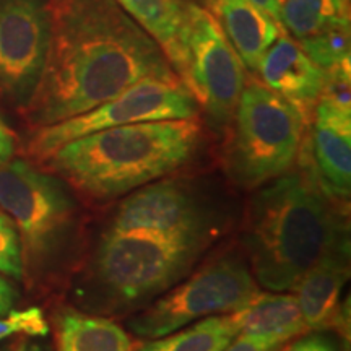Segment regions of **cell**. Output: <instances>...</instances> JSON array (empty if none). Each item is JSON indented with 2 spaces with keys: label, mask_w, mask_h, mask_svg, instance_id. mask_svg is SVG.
<instances>
[{
  "label": "cell",
  "mask_w": 351,
  "mask_h": 351,
  "mask_svg": "<svg viewBox=\"0 0 351 351\" xmlns=\"http://www.w3.org/2000/svg\"><path fill=\"white\" fill-rule=\"evenodd\" d=\"M161 47L182 83L187 77V2L182 0H116Z\"/></svg>",
  "instance_id": "15"
},
{
  "label": "cell",
  "mask_w": 351,
  "mask_h": 351,
  "mask_svg": "<svg viewBox=\"0 0 351 351\" xmlns=\"http://www.w3.org/2000/svg\"><path fill=\"white\" fill-rule=\"evenodd\" d=\"M189 62L184 85L212 124H230L245 85L244 64L223 33L217 16L187 2Z\"/></svg>",
  "instance_id": "9"
},
{
  "label": "cell",
  "mask_w": 351,
  "mask_h": 351,
  "mask_svg": "<svg viewBox=\"0 0 351 351\" xmlns=\"http://www.w3.org/2000/svg\"><path fill=\"white\" fill-rule=\"evenodd\" d=\"M238 337L230 314L210 315L184 330L152 339L135 351H223Z\"/></svg>",
  "instance_id": "19"
},
{
  "label": "cell",
  "mask_w": 351,
  "mask_h": 351,
  "mask_svg": "<svg viewBox=\"0 0 351 351\" xmlns=\"http://www.w3.org/2000/svg\"><path fill=\"white\" fill-rule=\"evenodd\" d=\"M280 25L296 41L332 28L350 26L348 0H285Z\"/></svg>",
  "instance_id": "20"
},
{
  "label": "cell",
  "mask_w": 351,
  "mask_h": 351,
  "mask_svg": "<svg viewBox=\"0 0 351 351\" xmlns=\"http://www.w3.org/2000/svg\"><path fill=\"white\" fill-rule=\"evenodd\" d=\"M202 140L197 117L137 122L72 140L46 161L82 195L108 202L182 169Z\"/></svg>",
  "instance_id": "3"
},
{
  "label": "cell",
  "mask_w": 351,
  "mask_h": 351,
  "mask_svg": "<svg viewBox=\"0 0 351 351\" xmlns=\"http://www.w3.org/2000/svg\"><path fill=\"white\" fill-rule=\"evenodd\" d=\"M13 155H15V137L5 122L0 119V166L13 160Z\"/></svg>",
  "instance_id": "26"
},
{
  "label": "cell",
  "mask_w": 351,
  "mask_h": 351,
  "mask_svg": "<svg viewBox=\"0 0 351 351\" xmlns=\"http://www.w3.org/2000/svg\"><path fill=\"white\" fill-rule=\"evenodd\" d=\"M231 122L225 163L238 186L257 189L291 171L306 122L287 99L261 82H249Z\"/></svg>",
  "instance_id": "6"
},
{
  "label": "cell",
  "mask_w": 351,
  "mask_h": 351,
  "mask_svg": "<svg viewBox=\"0 0 351 351\" xmlns=\"http://www.w3.org/2000/svg\"><path fill=\"white\" fill-rule=\"evenodd\" d=\"M59 351H134L129 333L103 315L65 309L57 319Z\"/></svg>",
  "instance_id": "18"
},
{
  "label": "cell",
  "mask_w": 351,
  "mask_h": 351,
  "mask_svg": "<svg viewBox=\"0 0 351 351\" xmlns=\"http://www.w3.org/2000/svg\"><path fill=\"white\" fill-rule=\"evenodd\" d=\"M197 114L199 104L179 78H143L90 111L38 127L28 152L36 160L46 161L62 145L93 132L148 121L195 119Z\"/></svg>",
  "instance_id": "8"
},
{
  "label": "cell",
  "mask_w": 351,
  "mask_h": 351,
  "mask_svg": "<svg viewBox=\"0 0 351 351\" xmlns=\"http://www.w3.org/2000/svg\"><path fill=\"white\" fill-rule=\"evenodd\" d=\"M16 300H19V295H16L15 287L0 275V317L10 313Z\"/></svg>",
  "instance_id": "27"
},
{
  "label": "cell",
  "mask_w": 351,
  "mask_h": 351,
  "mask_svg": "<svg viewBox=\"0 0 351 351\" xmlns=\"http://www.w3.org/2000/svg\"><path fill=\"white\" fill-rule=\"evenodd\" d=\"M205 2H213V0H205Z\"/></svg>",
  "instance_id": "30"
},
{
  "label": "cell",
  "mask_w": 351,
  "mask_h": 351,
  "mask_svg": "<svg viewBox=\"0 0 351 351\" xmlns=\"http://www.w3.org/2000/svg\"><path fill=\"white\" fill-rule=\"evenodd\" d=\"M298 43L324 72L350 64V26L327 29Z\"/></svg>",
  "instance_id": "21"
},
{
  "label": "cell",
  "mask_w": 351,
  "mask_h": 351,
  "mask_svg": "<svg viewBox=\"0 0 351 351\" xmlns=\"http://www.w3.org/2000/svg\"><path fill=\"white\" fill-rule=\"evenodd\" d=\"M311 134V165L324 191L335 200L350 199L351 112L319 99Z\"/></svg>",
  "instance_id": "14"
},
{
  "label": "cell",
  "mask_w": 351,
  "mask_h": 351,
  "mask_svg": "<svg viewBox=\"0 0 351 351\" xmlns=\"http://www.w3.org/2000/svg\"><path fill=\"white\" fill-rule=\"evenodd\" d=\"M51 44L26 117L36 127L93 109L143 78H179L116 0H47Z\"/></svg>",
  "instance_id": "1"
},
{
  "label": "cell",
  "mask_w": 351,
  "mask_h": 351,
  "mask_svg": "<svg viewBox=\"0 0 351 351\" xmlns=\"http://www.w3.org/2000/svg\"><path fill=\"white\" fill-rule=\"evenodd\" d=\"M51 44L47 0H0V99L26 109Z\"/></svg>",
  "instance_id": "10"
},
{
  "label": "cell",
  "mask_w": 351,
  "mask_h": 351,
  "mask_svg": "<svg viewBox=\"0 0 351 351\" xmlns=\"http://www.w3.org/2000/svg\"><path fill=\"white\" fill-rule=\"evenodd\" d=\"M0 274L16 282L25 276L23 249L19 230L5 213H0Z\"/></svg>",
  "instance_id": "22"
},
{
  "label": "cell",
  "mask_w": 351,
  "mask_h": 351,
  "mask_svg": "<svg viewBox=\"0 0 351 351\" xmlns=\"http://www.w3.org/2000/svg\"><path fill=\"white\" fill-rule=\"evenodd\" d=\"M249 2L257 8H261L263 13L271 16L276 23H280V10H282L285 0H249Z\"/></svg>",
  "instance_id": "28"
},
{
  "label": "cell",
  "mask_w": 351,
  "mask_h": 351,
  "mask_svg": "<svg viewBox=\"0 0 351 351\" xmlns=\"http://www.w3.org/2000/svg\"><path fill=\"white\" fill-rule=\"evenodd\" d=\"M238 335L257 337L287 345L309 330L295 295L257 291L238 311L231 313Z\"/></svg>",
  "instance_id": "16"
},
{
  "label": "cell",
  "mask_w": 351,
  "mask_h": 351,
  "mask_svg": "<svg viewBox=\"0 0 351 351\" xmlns=\"http://www.w3.org/2000/svg\"><path fill=\"white\" fill-rule=\"evenodd\" d=\"M285 345L275 341L257 339V337L238 335L223 351H282Z\"/></svg>",
  "instance_id": "24"
},
{
  "label": "cell",
  "mask_w": 351,
  "mask_h": 351,
  "mask_svg": "<svg viewBox=\"0 0 351 351\" xmlns=\"http://www.w3.org/2000/svg\"><path fill=\"white\" fill-rule=\"evenodd\" d=\"M5 351H47V350L38 343H32V341L21 340L20 343L10 346V348Z\"/></svg>",
  "instance_id": "29"
},
{
  "label": "cell",
  "mask_w": 351,
  "mask_h": 351,
  "mask_svg": "<svg viewBox=\"0 0 351 351\" xmlns=\"http://www.w3.org/2000/svg\"><path fill=\"white\" fill-rule=\"evenodd\" d=\"M317 181L311 160L257 187L243 243L251 271L270 291H287L324 256L350 249L345 213Z\"/></svg>",
  "instance_id": "2"
},
{
  "label": "cell",
  "mask_w": 351,
  "mask_h": 351,
  "mask_svg": "<svg viewBox=\"0 0 351 351\" xmlns=\"http://www.w3.org/2000/svg\"><path fill=\"white\" fill-rule=\"evenodd\" d=\"M215 236L106 230L85 276L90 309L111 315L150 304L181 282Z\"/></svg>",
  "instance_id": "4"
},
{
  "label": "cell",
  "mask_w": 351,
  "mask_h": 351,
  "mask_svg": "<svg viewBox=\"0 0 351 351\" xmlns=\"http://www.w3.org/2000/svg\"><path fill=\"white\" fill-rule=\"evenodd\" d=\"M257 291L247 263L236 254H226L145 306L127 327L140 339H160L202 317L234 313Z\"/></svg>",
  "instance_id": "7"
},
{
  "label": "cell",
  "mask_w": 351,
  "mask_h": 351,
  "mask_svg": "<svg viewBox=\"0 0 351 351\" xmlns=\"http://www.w3.org/2000/svg\"><path fill=\"white\" fill-rule=\"evenodd\" d=\"M19 333L28 337H46L49 333V326L39 307L10 311L5 319H0V341Z\"/></svg>",
  "instance_id": "23"
},
{
  "label": "cell",
  "mask_w": 351,
  "mask_h": 351,
  "mask_svg": "<svg viewBox=\"0 0 351 351\" xmlns=\"http://www.w3.org/2000/svg\"><path fill=\"white\" fill-rule=\"evenodd\" d=\"M0 208L19 230L25 275L46 274L72 252L82 210L62 179L10 160L0 166Z\"/></svg>",
  "instance_id": "5"
},
{
  "label": "cell",
  "mask_w": 351,
  "mask_h": 351,
  "mask_svg": "<svg viewBox=\"0 0 351 351\" xmlns=\"http://www.w3.org/2000/svg\"><path fill=\"white\" fill-rule=\"evenodd\" d=\"M348 270L350 249H339L315 262L293 285L291 289L307 328H339L348 339L350 304L340 302Z\"/></svg>",
  "instance_id": "12"
},
{
  "label": "cell",
  "mask_w": 351,
  "mask_h": 351,
  "mask_svg": "<svg viewBox=\"0 0 351 351\" xmlns=\"http://www.w3.org/2000/svg\"><path fill=\"white\" fill-rule=\"evenodd\" d=\"M263 85L298 109L304 122L311 121L322 95L326 72L302 51L287 32L280 33L258 64Z\"/></svg>",
  "instance_id": "13"
},
{
  "label": "cell",
  "mask_w": 351,
  "mask_h": 351,
  "mask_svg": "<svg viewBox=\"0 0 351 351\" xmlns=\"http://www.w3.org/2000/svg\"><path fill=\"white\" fill-rule=\"evenodd\" d=\"M108 230L160 234H217L215 210L187 182L165 179L130 192Z\"/></svg>",
  "instance_id": "11"
},
{
  "label": "cell",
  "mask_w": 351,
  "mask_h": 351,
  "mask_svg": "<svg viewBox=\"0 0 351 351\" xmlns=\"http://www.w3.org/2000/svg\"><path fill=\"white\" fill-rule=\"evenodd\" d=\"M217 20L243 64L257 72L262 57L285 32L283 26L249 0H217Z\"/></svg>",
  "instance_id": "17"
},
{
  "label": "cell",
  "mask_w": 351,
  "mask_h": 351,
  "mask_svg": "<svg viewBox=\"0 0 351 351\" xmlns=\"http://www.w3.org/2000/svg\"><path fill=\"white\" fill-rule=\"evenodd\" d=\"M282 351H337V350L327 337L309 335V337H302V339L295 341L289 348L282 350Z\"/></svg>",
  "instance_id": "25"
}]
</instances>
